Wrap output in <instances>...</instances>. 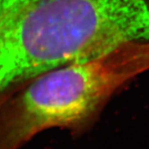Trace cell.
<instances>
[{
  "mask_svg": "<svg viewBox=\"0 0 149 149\" xmlns=\"http://www.w3.org/2000/svg\"><path fill=\"white\" fill-rule=\"evenodd\" d=\"M125 82L106 54L37 76L0 101V149H19L52 128L85 133Z\"/></svg>",
  "mask_w": 149,
  "mask_h": 149,
  "instance_id": "cell-1",
  "label": "cell"
},
{
  "mask_svg": "<svg viewBox=\"0 0 149 149\" xmlns=\"http://www.w3.org/2000/svg\"><path fill=\"white\" fill-rule=\"evenodd\" d=\"M115 56L130 79L149 70V40L129 42L115 49Z\"/></svg>",
  "mask_w": 149,
  "mask_h": 149,
  "instance_id": "cell-2",
  "label": "cell"
}]
</instances>
